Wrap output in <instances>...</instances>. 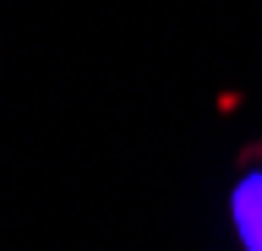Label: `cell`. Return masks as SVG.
<instances>
[{
	"mask_svg": "<svg viewBox=\"0 0 262 251\" xmlns=\"http://www.w3.org/2000/svg\"><path fill=\"white\" fill-rule=\"evenodd\" d=\"M224 224L235 251H262V164L246 169L224 197Z\"/></svg>",
	"mask_w": 262,
	"mask_h": 251,
	"instance_id": "cell-1",
	"label": "cell"
}]
</instances>
